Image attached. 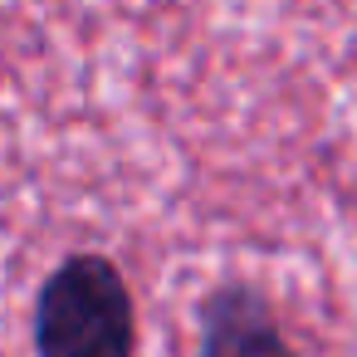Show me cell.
Segmentation results:
<instances>
[{
  "label": "cell",
  "mask_w": 357,
  "mask_h": 357,
  "mask_svg": "<svg viewBox=\"0 0 357 357\" xmlns=\"http://www.w3.org/2000/svg\"><path fill=\"white\" fill-rule=\"evenodd\" d=\"M196 357H298L274 303L250 284H220L196 308Z\"/></svg>",
  "instance_id": "2"
},
{
  "label": "cell",
  "mask_w": 357,
  "mask_h": 357,
  "mask_svg": "<svg viewBox=\"0 0 357 357\" xmlns=\"http://www.w3.org/2000/svg\"><path fill=\"white\" fill-rule=\"evenodd\" d=\"M40 357H132L137 308L128 279L103 255H69L35 298Z\"/></svg>",
  "instance_id": "1"
}]
</instances>
